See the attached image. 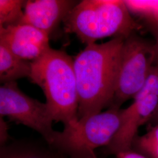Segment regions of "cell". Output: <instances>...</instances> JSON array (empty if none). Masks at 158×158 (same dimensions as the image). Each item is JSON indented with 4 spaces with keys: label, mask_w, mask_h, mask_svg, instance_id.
<instances>
[{
    "label": "cell",
    "mask_w": 158,
    "mask_h": 158,
    "mask_svg": "<svg viewBox=\"0 0 158 158\" xmlns=\"http://www.w3.org/2000/svg\"><path fill=\"white\" fill-rule=\"evenodd\" d=\"M63 23L66 33L75 34L86 45L108 37L125 39L141 28L120 0L81 1Z\"/></svg>",
    "instance_id": "obj_3"
},
{
    "label": "cell",
    "mask_w": 158,
    "mask_h": 158,
    "mask_svg": "<svg viewBox=\"0 0 158 158\" xmlns=\"http://www.w3.org/2000/svg\"><path fill=\"white\" fill-rule=\"evenodd\" d=\"M0 44L29 62L37 59L51 48L47 34L26 23L0 27Z\"/></svg>",
    "instance_id": "obj_8"
},
{
    "label": "cell",
    "mask_w": 158,
    "mask_h": 158,
    "mask_svg": "<svg viewBox=\"0 0 158 158\" xmlns=\"http://www.w3.org/2000/svg\"><path fill=\"white\" fill-rule=\"evenodd\" d=\"M25 1L0 0V27H6L20 23L24 15Z\"/></svg>",
    "instance_id": "obj_11"
},
{
    "label": "cell",
    "mask_w": 158,
    "mask_h": 158,
    "mask_svg": "<svg viewBox=\"0 0 158 158\" xmlns=\"http://www.w3.org/2000/svg\"><path fill=\"white\" fill-rule=\"evenodd\" d=\"M31 62L23 60L0 44V81L3 84L29 77Z\"/></svg>",
    "instance_id": "obj_10"
},
{
    "label": "cell",
    "mask_w": 158,
    "mask_h": 158,
    "mask_svg": "<svg viewBox=\"0 0 158 158\" xmlns=\"http://www.w3.org/2000/svg\"><path fill=\"white\" fill-rule=\"evenodd\" d=\"M125 38L86 45L74 57L79 98V119L110 107L115 94Z\"/></svg>",
    "instance_id": "obj_1"
},
{
    "label": "cell",
    "mask_w": 158,
    "mask_h": 158,
    "mask_svg": "<svg viewBox=\"0 0 158 158\" xmlns=\"http://www.w3.org/2000/svg\"><path fill=\"white\" fill-rule=\"evenodd\" d=\"M78 2L72 0L26 1L20 23L30 25L50 36Z\"/></svg>",
    "instance_id": "obj_9"
},
{
    "label": "cell",
    "mask_w": 158,
    "mask_h": 158,
    "mask_svg": "<svg viewBox=\"0 0 158 158\" xmlns=\"http://www.w3.org/2000/svg\"><path fill=\"white\" fill-rule=\"evenodd\" d=\"M29 78L43 91L54 121L66 126L79 120L73 59L65 51L50 48L31 62Z\"/></svg>",
    "instance_id": "obj_2"
},
{
    "label": "cell",
    "mask_w": 158,
    "mask_h": 158,
    "mask_svg": "<svg viewBox=\"0 0 158 158\" xmlns=\"http://www.w3.org/2000/svg\"><path fill=\"white\" fill-rule=\"evenodd\" d=\"M0 116L37 131L49 145L56 132L46 102L25 94L19 89L17 81L3 84L0 87Z\"/></svg>",
    "instance_id": "obj_7"
},
{
    "label": "cell",
    "mask_w": 158,
    "mask_h": 158,
    "mask_svg": "<svg viewBox=\"0 0 158 158\" xmlns=\"http://www.w3.org/2000/svg\"><path fill=\"white\" fill-rule=\"evenodd\" d=\"M157 25V29H158V35H157V40L155 44V64L158 65V20L156 23Z\"/></svg>",
    "instance_id": "obj_18"
},
{
    "label": "cell",
    "mask_w": 158,
    "mask_h": 158,
    "mask_svg": "<svg viewBox=\"0 0 158 158\" xmlns=\"http://www.w3.org/2000/svg\"><path fill=\"white\" fill-rule=\"evenodd\" d=\"M149 122L153 126L158 125V105L156 110L155 111V112L153 113L152 116L149 119Z\"/></svg>",
    "instance_id": "obj_17"
},
{
    "label": "cell",
    "mask_w": 158,
    "mask_h": 158,
    "mask_svg": "<svg viewBox=\"0 0 158 158\" xmlns=\"http://www.w3.org/2000/svg\"><path fill=\"white\" fill-rule=\"evenodd\" d=\"M128 107L121 110L120 127L106 153L117 155L132 149L134 139L142 125L149 122L158 105V65L153 66L143 87Z\"/></svg>",
    "instance_id": "obj_6"
},
{
    "label": "cell",
    "mask_w": 158,
    "mask_h": 158,
    "mask_svg": "<svg viewBox=\"0 0 158 158\" xmlns=\"http://www.w3.org/2000/svg\"><path fill=\"white\" fill-rule=\"evenodd\" d=\"M155 65V48L135 34L125 38L122 46L117 85L110 107L120 108L145 85ZM109 107V108H110Z\"/></svg>",
    "instance_id": "obj_5"
},
{
    "label": "cell",
    "mask_w": 158,
    "mask_h": 158,
    "mask_svg": "<svg viewBox=\"0 0 158 158\" xmlns=\"http://www.w3.org/2000/svg\"><path fill=\"white\" fill-rule=\"evenodd\" d=\"M130 14L153 21L158 20V0H125Z\"/></svg>",
    "instance_id": "obj_13"
},
{
    "label": "cell",
    "mask_w": 158,
    "mask_h": 158,
    "mask_svg": "<svg viewBox=\"0 0 158 158\" xmlns=\"http://www.w3.org/2000/svg\"><path fill=\"white\" fill-rule=\"evenodd\" d=\"M57 158H62V157H60V156H57Z\"/></svg>",
    "instance_id": "obj_19"
},
{
    "label": "cell",
    "mask_w": 158,
    "mask_h": 158,
    "mask_svg": "<svg viewBox=\"0 0 158 158\" xmlns=\"http://www.w3.org/2000/svg\"><path fill=\"white\" fill-rule=\"evenodd\" d=\"M49 153L28 147L2 148L1 158H57Z\"/></svg>",
    "instance_id": "obj_14"
},
{
    "label": "cell",
    "mask_w": 158,
    "mask_h": 158,
    "mask_svg": "<svg viewBox=\"0 0 158 158\" xmlns=\"http://www.w3.org/2000/svg\"><path fill=\"white\" fill-rule=\"evenodd\" d=\"M132 149L148 158H158V125L152 126L146 134L136 136Z\"/></svg>",
    "instance_id": "obj_12"
},
{
    "label": "cell",
    "mask_w": 158,
    "mask_h": 158,
    "mask_svg": "<svg viewBox=\"0 0 158 158\" xmlns=\"http://www.w3.org/2000/svg\"><path fill=\"white\" fill-rule=\"evenodd\" d=\"M8 137V126L4 117L0 116V143L1 146L4 145Z\"/></svg>",
    "instance_id": "obj_15"
},
{
    "label": "cell",
    "mask_w": 158,
    "mask_h": 158,
    "mask_svg": "<svg viewBox=\"0 0 158 158\" xmlns=\"http://www.w3.org/2000/svg\"><path fill=\"white\" fill-rule=\"evenodd\" d=\"M121 108L107 110L79 119L56 131L50 145L69 158H97L95 150L106 147L118 132Z\"/></svg>",
    "instance_id": "obj_4"
},
{
    "label": "cell",
    "mask_w": 158,
    "mask_h": 158,
    "mask_svg": "<svg viewBox=\"0 0 158 158\" xmlns=\"http://www.w3.org/2000/svg\"><path fill=\"white\" fill-rule=\"evenodd\" d=\"M116 156L117 158H148L132 149L118 153Z\"/></svg>",
    "instance_id": "obj_16"
}]
</instances>
